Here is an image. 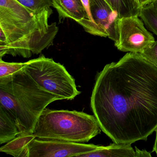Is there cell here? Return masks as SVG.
<instances>
[{
	"label": "cell",
	"instance_id": "6da1fadb",
	"mask_svg": "<svg viewBox=\"0 0 157 157\" xmlns=\"http://www.w3.org/2000/svg\"><path fill=\"white\" fill-rule=\"evenodd\" d=\"M91 107L115 143L147 140L157 128V66L129 52L98 73Z\"/></svg>",
	"mask_w": 157,
	"mask_h": 157
},
{
	"label": "cell",
	"instance_id": "7a4b0ae2",
	"mask_svg": "<svg viewBox=\"0 0 157 157\" xmlns=\"http://www.w3.org/2000/svg\"><path fill=\"white\" fill-rule=\"evenodd\" d=\"M51 8L34 15L16 0H0V30L6 43L0 44L1 58L5 55L28 58L52 45L57 34L56 23L48 24Z\"/></svg>",
	"mask_w": 157,
	"mask_h": 157
},
{
	"label": "cell",
	"instance_id": "3957f363",
	"mask_svg": "<svg viewBox=\"0 0 157 157\" xmlns=\"http://www.w3.org/2000/svg\"><path fill=\"white\" fill-rule=\"evenodd\" d=\"M57 100L40 87L23 69L0 78V107L14 120L21 133H33L42 112Z\"/></svg>",
	"mask_w": 157,
	"mask_h": 157
},
{
	"label": "cell",
	"instance_id": "277c9868",
	"mask_svg": "<svg viewBox=\"0 0 157 157\" xmlns=\"http://www.w3.org/2000/svg\"><path fill=\"white\" fill-rule=\"evenodd\" d=\"M101 130L94 115L46 108L39 116L33 133L36 137L84 143L100 134Z\"/></svg>",
	"mask_w": 157,
	"mask_h": 157
},
{
	"label": "cell",
	"instance_id": "5b68a950",
	"mask_svg": "<svg viewBox=\"0 0 157 157\" xmlns=\"http://www.w3.org/2000/svg\"><path fill=\"white\" fill-rule=\"evenodd\" d=\"M40 87L59 100H71L81 93L66 68L52 59L40 56L27 61L23 68Z\"/></svg>",
	"mask_w": 157,
	"mask_h": 157
},
{
	"label": "cell",
	"instance_id": "8992f818",
	"mask_svg": "<svg viewBox=\"0 0 157 157\" xmlns=\"http://www.w3.org/2000/svg\"><path fill=\"white\" fill-rule=\"evenodd\" d=\"M139 18L136 15L119 19L117 24L118 41L114 43L118 50L141 53L155 42L152 34L146 29L143 21Z\"/></svg>",
	"mask_w": 157,
	"mask_h": 157
},
{
	"label": "cell",
	"instance_id": "52a82bcc",
	"mask_svg": "<svg viewBox=\"0 0 157 157\" xmlns=\"http://www.w3.org/2000/svg\"><path fill=\"white\" fill-rule=\"evenodd\" d=\"M99 146L53 139L36 137L28 146V157H77Z\"/></svg>",
	"mask_w": 157,
	"mask_h": 157
},
{
	"label": "cell",
	"instance_id": "ba28073f",
	"mask_svg": "<svg viewBox=\"0 0 157 157\" xmlns=\"http://www.w3.org/2000/svg\"><path fill=\"white\" fill-rule=\"evenodd\" d=\"M90 9L95 23L107 33L108 37L114 41L118 39V13L105 0H89Z\"/></svg>",
	"mask_w": 157,
	"mask_h": 157
},
{
	"label": "cell",
	"instance_id": "9c48e42d",
	"mask_svg": "<svg viewBox=\"0 0 157 157\" xmlns=\"http://www.w3.org/2000/svg\"><path fill=\"white\" fill-rule=\"evenodd\" d=\"M58 13L60 22L66 19L74 20L90 33V24L82 0H51Z\"/></svg>",
	"mask_w": 157,
	"mask_h": 157
},
{
	"label": "cell",
	"instance_id": "30bf717a",
	"mask_svg": "<svg viewBox=\"0 0 157 157\" xmlns=\"http://www.w3.org/2000/svg\"><path fill=\"white\" fill-rule=\"evenodd\" d=\"M131 144L114 142L107 146H100L93 151L83 153L77 157H135Z\"/></svg>",
	"mask_w": 157,
	"mask_h": 157
},
{
	"label": "cell",
	"instance_id": "8fae6325",
	"mask_svg": "<svg viewBox=\"0 0 157 157\" xmlns=\"http://www.w3.org/2000/svg\"><path fill=\"white\" fill-rule=\"evenodd\" d=\"M36 137L33 133L22 132L1 147L0 151L13 157H28V146Z\"/></svg>",
	"mask_w": 157,
	"mask_h": 157
},
{
	"label": "cell",
	"instance_id": "7c38bea8",
	"mask_svg": "<svg viewBox=\"0 0 157 157\" xmlns=\"http://www.w3.org/2000/svg\"><path fill=\"white\" fill-rule=\"evenodd\" d=\"M20 133L14 120L0 107V144L9 142Z\"/></svg>",
	"mask_w": 157,
	"mask_h": 157
},
{
	"label": "cell",
	"instance_id": "4fadbf2b",
	"mask_svg": "<svg viewBox=\"0 0 157 157\" xmlns=\"http://www.w3.org/2000/svg\"><path fill=\"white\" fill-rule=\"evenodd\" d=\"M118 13L120 18L139 16L141 7L137 0H105Z\"/></svg>",
	"mask_w": 157,
	"mask_h": 157
},
{
	"label": "cell",
	"instance_id": "5bb4252c",
	"mask_svg": "<svg viewBox=\"0 0 157 157\" xmlns=\"http://www.w3.org/2000/svg\"><path fill=\"white\" fill-rule=\"evenodd\" d=\"M139 17L148 30L157 36V8L152 4L141 8Z\"/></svg>",
	"mask_w": 157,
	"mask_h": 157
},
{
	"label": "cell",
	"instance_id": "9a60e30c",
	"mask_svg": "<svg viewBox=\"0 0 157 157\" xmlns=\"http://www.w3.org/2000/svg\"><path fill=\"white\" fill-rule=\"evenodd\" d=\"M28 9L33 15H36L48 8L53 7L51 0H16Z\"/></svg>",
	"mask_w": 157,
	"mask_h": 157
},
{
	"label": "cell",
	"instance_id": "2e32d148",
	"mask_svg": "<svg viewBox=\"0 0 157 157\" xmlns=\"http://www.w3.org/2000/svg\"><path fill=\"white\" fill-rule=\"evenodd\" d=\"M27 62L25 63H16V62H6L0 60V78H4L12 75L19 71L23 69L26 66Z\"/></svg>",
	"mask_w": 157,
	"mask_h": 157
},
{
	"label": "cell",
	"instance_id": "e0dca14e",
	"mask_svg": "<svg viewBox=\"0 0 157 157\" xmlns=\"http://www.w3.org/2000/svg\"><path fill=\"white\" fill-rule=\"evenodd\" d=\"M82 1L83 3V6L87 13V16L90 22V34L101 36V37H108L107 33L102 29H101L94 22L91 13L89 0H82Z\"/></svg>",
	"mask_w": 157,
	"mask_h": 157
},
{
	"label": "cell",
	"instance_id": "ac0fdd59",
	"mask_svg": "<svg viewBox=\"0 0 157 157\" xmlns=\"http://www.w3.org/2000/svg\"><path fill=\"white\" fill-rule=\"evenodd\" d=\"M140 53L149 61L157 66V40Z\"/></svg>",
	"mask_w": 157,
	"mask_h": 157
},
{
	"label": "cell",
	"instance_id": "d6986e66",
	"mask_svg": "<svg viewBox=\"0 0 157 157\" xmlns=\"http://www.w3.org/2000/svg\"><path fill=\"white\" fill-rule=\"evenodd\" d=\"M136 154L135 157H151L150 153L146 150H140L136 147Z\"/></svg>",
	"mask_w": 157,
	"mask_h": 157
},
{
	"label": "cell",
	"instance_id": "ffe728a7",
	"mask_svg": "<svg viewBox=\"0 0 157 157\" xmlns=\"http://www.w3.org/2000/svg\"><path fill=\"white\" fill-rule=\"evenodd\" d=\"M153 0H138L139 4L141 8L148 4H150L153 2Z\"/></svg>",
	"mask_w": 157,
	"mask_h": 157
},
{
	"label": "cell",
	"instance_id": "44dd1931",
	"mask_svg": "<svg viewBox=\"0 0 157 157\" xmlns=\"http://www.w3.org/2000/svg\"><path fill=\"white\" fill-rule=\"evenodd\" d=\"M155 131H156V139H155V143H154V147H153V150L152 151H155L157 155V128L155 129Z\"/></svg>",
	"mask_w": 157,
	"mask_h": 157
},
{
	"label": "cell",
	"instance_id": "7402d4cb",
	"mask_svg": "<svg viewBox=\"0 0 157 157\" xmlns=\"http://www.w3.org/2000/svg\"><path fill=\"white\" fill-rule=\"evenodd\" d=\"M150 4H152V5L157 8V0H153V2Z\"/></svg>",
	"mask_w": 157,
	"mask_h": 157
}]
</instances>
